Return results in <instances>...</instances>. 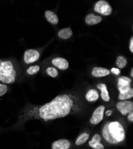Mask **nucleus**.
<instances>
[{
    "mask_svg": "<svg viewBox=\"0 0 133 149\" xmlns=\"http://www.w3.org/2000/svg\"><path fill=\"white\" fill-rule=\"evenodd\" d=\"M105 112V106L100 105L97 107L93 111V115L90 119V122L93 125H96L99 124L104 118Z\"/></svg>",
    "mask_w": 133,
    "mask_h": 149,
    "instance_id": "423d86ee",
    "label": "nucleus"
},
{
    "mask_svg": "<svg viewBox=\"0 0 133 149\" xmlns=\"http://www.w3.org/2000/svg\"><path fill=\"white\" fill-rule=\"evenodd\" d=\"M79 98L72 94L57 95L54 99L42 106L35 107L30 115L44 121L55 120L74 114L81 110Z\"/></svg>",
    "mask_w": 133,
    "mask_h": 149,
    "instance_id": "f257e3e1",
    "label": "nucleus"
},
{
    "mask_svg": "<svg viewBox=\"0 0 133 149\" xmlns=\"http://www.w3.org/2000/svg\"><path fill=\"white\" fill-rule=\"evenodd\" d=\"M130 75L131 78H133V69L132 68L131 70V72H130Z\"/></svg>",
    "mask_w": 133,
    "mask_h": 149,
    "instance_id": "bb28decb",
    "label": "nucleus"
},
{
    "mask_svg": "<svg viewBox=\"0 0 133 149\" xmlns=\"http://www.w3.org/2000/svg\"><path fill=\"white\" fill-rule=\"evenodd\" d=\"M102 135L105 142L112 145L124 142L126 137L125 128L118 120L106 122L102 128Z\"/></svg>",
    "mask_w": 133,
    "mask_h": 149,
    "instance_id": "f03ea898",
    "label": "nucleus"
},
{
    "mask_svg": "<svg viewBox=\"0 0 133 149\" xmlns=\"http://www.w3.org/2000/svg\"><path fill=\"white\" fill-rule=\"evenodd\" d=\"M40 57L39 52L34 49H27L23 55V60L26 64H31L37 61Z\"/></svg>",
    "mask_w": 133,
    "mask_h": 149,
    "instance_id": "6e6552de",
    "label": "nucleus"
},
{
    "mask_svg": "<svg viewBox=\"0 0 133 149\" xmlns=\"http://www.w3.org/2000/svg\"><path fill=\"white\" fill-rule=\"evenodd\" d=\"M90 138V134L87 132H83L80 134L75 141V144L78 146L86 143Z\"/></svg>",
    "mask_w": 133,
    "mask_h": 149,
    "instance_id": "a211bd4d",
    "label": "nucleus"
},
{
    "mask_svg": "<svg viewBox=\"0 0 133 149\" xmlns=\"http://www.w3.org/2000/svg\"><path fill=\"white\" fill-rule=\"evenodd\" d=\"M71 146L70 142L67 139H60L52 144V149H69Z\"/></svg>",
    "mask_w": 133,
    "mask_h": 149,
    "instance_id": "f8f14e48",
    "label": "nucleus"
},
{
    "mask_svg": "<svg viewBox=\"0 0 133 149\" xmlns=\"http://www.w3.org/2000/svg\"><path fill=\"white\" fill-rule=\"evenodd\" d=\"M127 119L129 122H133V112H131L128 115Z\"/></svg>",
    "mask_w": 133,
    "mask_h": 149,
    "instance_id": "393cba45",
    "label": "nucleus"
},
{
    "mask_svg": "<svg viewBox=\"0 0 133 149\" xmlns=\"http://www.w3.org/2000/svg\"><path fill=\"white\" fill-rule=\"evenodd\" d=\"M8 91L7 86L4 84H0V97L5 95Z\"/></svg>",
    "mask_w": 133,
    "mask_h": 149,
    "instance_id": "4be33fe9",
    "label": "nucleus"
},
{
    "mask_svg": "<svg viewBox=\"0 0 133 149\" xmlns=\"http://www.w3.org/2000/svg\"><path fill=\"white\" fill-rule=\"evenodd\" d=\"M16 78V71L10 60H0V81L7 84H13Z\"/></svg>",
    "mask_w": 133,
    "mask_h": 149,
    "instance_id": "7ed1b4c3",
    "label": "nucleus"
},
{
    "mask_svg": "<svg viewBox=\"0 0 133 149\" xmlns=\"http://www.w3.org/2000/svg\"><path fill=\"white\" fill-rule=\"evenodd\" d=\"M46 73L48 74V75H49L50 77L55 78H56L58 74V72L57 70V69H56L54 67H48L46 69Z\"/></svg>",
    "mask_w": 133,
    "mask_h": 149,
    "instance_id": "412c9836",
    "label": "nucleus"
},
{
    "mask_svg": "<svg viewBox=\"0 0 133 149\" xmlns=\"http://www.w3.org/2000/svg\"><path fill=\"white\" fill-rule=\"evenodd\" d=\"M102 21V17L100 16L95 15L93 13H90L87 15L85 18V22L89 26L95 25Z\"/></svg>",
    "mask_w": 133,
    "mask_h": 149,
    "instance_id": "ddd939ff",
    "label": "nucleus"
},
{
    "mask_svg": "<svg viewBox=\"0 0 133 149\" xmlns=\"http://www.w3.org/2000/svg\"><path fill=\"white\" fill-rule=\"evenodd\" d=\"M94 10L102 16H108L112 13V7L106 0H99L94 5Z\"/></svg>",
    "mask_w": 133,
    "mask_h": 149,
    "instance_id": "39448f33",
    "label": "nucleus"
},
{
    "mask_svg": "<svg viewBox=\"0 0 133 149\" xmlns=\"http://www.w3.org/2000/svg\"><path fill=\"white\" fill-rule=\"evenodd\" d=\"M129 49L131 53H133V37L132 36L131 37L130 40Z\"/></svg>",
    "mask_w": 133,
    "mask_h": 149,
    "instance_id": "5701e85b",
    "label": "nucleus"
},
{
    "mask_svg": "<svg viewBox=\"0 0 133 149\" xmlns=\"http://www.w3.org/2000/svg\"><path fill=\"white\" fill-rule=\"evenodd\" d=\"M116 65L119 69H123L127 65V60L123 56H119L116 60Z\"/></svg>",
    "mask_w": 133,
    "mask_h": 149,
    "instance_id": "6ab92c4d",
    "label": "nucleus"
},
{
    "mask_svg": "<svg viewBox=\"0 0 133 149\" xmlns=\"http://www.w3.org/2000/svg\"><path fill=\"white\" fill-rule=\"evenodd\" d=\"M45 17L47 20L52 24H57L58 23V17L57 15L51 10H47L45 11Z\"/></svg>",
    "mask_w": 133,
    "mask_h": 149,
    "instance_id": "2eb2a0df",
    "label": "nucleus"
},
{
    "mask_svg": "<svg viewBox=\"0 0 133 149\" xmlns=\"http://www.w3.org/2000/svg\"><path fill=\"white\" fill-rule=\"evenodd\" d=\"M116 109L123 116H127L133 112V102L131 101L123 100L116 103Z\"/></svg>",
    "mask_w": 133,
    "mask_h": 149,
    "instance_id": "0eeeda50",
    "label": "nucleus"
},
{
    "mask_svg": "<svg viewBox=\"0 0 133 149\" xmlns=\"http://www.w3.org/2000/svg\"><path fill=\"white\" fill-rule=\"evenodd\" d=\"M112 113V111L111 110H107L106 112V115L107 116H109Z\"/></svg>",
    "mask_w": 133,
    "mask_h": 149,
    "instance_id": "a878e982",
    "label": "nucleus"
},
{
    "mask_svg": "<svg viewBox=\"0 0 133 149\" xmlns=\"http://www.w3.org/2000/svg\"><path fill=\"white\" fill-rule=\"evenodd\" d=\"M111 71L102 67H94L91 71V75L94 78H102L109 75Z\"/></svg>",
    "mask_w": 133,
    "mask_h": 149,
    "instance_id": "9b49d317",
    "label": "nucleus"
},
{
    "mask_svg": "<svg viewBox=\"0 0 133 149\" xmlns=\"http://www.w3.org/2000/svg\"><path fill=\"white\" fill-rule=\"evenodd\" d=\"M97 88L101 92L100 95L102 100L106 102H109L110 101V95L109 91L107 90V86L105 84L99 83L97 85Z\"/></svg>",
    "mask_w": 133,
    "mask_h": 149,
    "instance_id": "4468645a",
    "label": "nucleus"
},
{
    "mask_svg": "<svg viewBox=\"0 0 133 149\" xmlns=\"http://www.w3.org/2000/svg\"><path fill=\"white\" fill-rule=\"evenodd\" d=\"M40 70V66L39 65H33L29 66L26 72L29 75H33L37 74Z\"/></svg>",
    "mask_w": 133,
    "mask_h": 149,
    "instance_id": "aec40b11",
    "label": "nucleus"
},
{
    "mask_svg": "<svg viewBox=\"0 0 133 149\" xmlns=\"http://www.w3.org/2000/svg\"><path fill=\"white\" fill-rule=\"evenodd\" d=\"M85 97L88 102H94L99 99V93L96 90L92 88L87 92Z\"/></svg>",
    "mask_w": 133,
    "mask_h": 149,
    "instance_id": "dca6fc26",
    "label": "nucleus"
},
{
    "mask_svg": "<svg viewBox=\"0 0 133 149\" xmlns=\"http://www.w3.org/2000/svg\"><path fill=\"white\" fill-rule=\"evenodd\" d=\"M111 72L112 73L116 74V75H118V74H119L120 73V70H119V69H118V68H113L111 69Z\"/></svg>",
    "mask_w": 133,
    "mask_h": 149,
    "instance_id": "b1692460",
    "label": "nucleus"
},
{
    "mask_svg": "<svg viewBox=\"0 0 133 149\" xmlns=\"http://www.w3.org/2000/svg\"><path fill=\"white\" fill-rule=\"evenodd\" d=\"M52 63L56 68L60 70L68 69L69 66V64L68 60L63 57L54 58L52 61Z\"/></svg>",
    "mask_w": 133,
    "mask_h": 149,
    "instance_id": "9d476101",
    "label": "nucleus"
},
{
    "mask_svg": "<svg viewBox=\"0 0 133 149\" xmlns=\"http://www.w3.org/2000/svg\"><path fill=\"white\" fill-rule=\"evenodd\" d=\"M73 35V32L70 28L68 27L60 29L58 32V36L62 40H68Z\"/></svg>",
    "mask_w": 133,
    "mask_h": 149,
    "instance_id": "f3484780",
    "label": "nucleus"
},
{
    "mask_svg": "<svg viewBox=\"0 0 133 149\" xmlns=\"http://www.w3.org/2000/svg\"><path fill=\"white\" fill-rule=\"evenodd\" d=\"M131 79L125 76H121L118 78V98L120 101L128 100L133 97V88L131 87Z\"/></svg>",
    "mask_w": 133,
    "mask_h": 149,
    "instance_id": "20e7f679",
    "label": "nucleus"
},
{
    "mask_svg": "<svg viewBox=\"0 0 133 149\" xmlns=\"http://www.w3.org/2000/svg\"><path fill=\"white\" fill-rule=\"evenodd\" d=\"M102 137L99 134H94L91 140L89 141L88 144L93 149H104V146L102 143Z\"/></svg>",
    "mask_w": 133,
    "mask_h": 149,
    "instance_id": "1a4fd4ad",
    "label": "nucleus"
}]
</instances>
